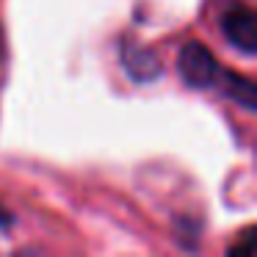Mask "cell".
<instances>
[{
    "mask_svg": "<svg viewBox=\"0 0 257 257\" xmlns=\"http://www.w3.org/2000/svg\"><path fill=\"white\" fill-rule=\"evenodd\" d=\"M216 83H221L224 94H227L232 102H238L240 108H246V111H254V108H257V89H254V83H251L246 75L221 67Z\"/></svg>",
    "mask_w": 257,
    "mask_h": 257,
    "instance_id": "cell-4",
    "label": "cell"
},
{
    "mask_svg": "<svg viewBox=\"0 0 257 257\" xmlns=\"http://www.w3.org/2000/svg\"><path fill=\"white\" fill-rule=\"evenodd\" d=\"M177 72L183 78V83L191 86V89H210L218 80L221 64H218V58L213 56V50L207 45L185 42L177 58Z\"/></svg>",
    "mask_w": 257,
    "mask_h": 257,
    "instance_id": "cell-1",
    "label": "cell"
},
{
    "mask_svg": "<svg viewBox=\"0 0 257 257\" xmlns=\"http://www.w3.org/2000/svg\"><path fill=\"white\" fill-rule=\"evenodd\" d=\"M3 53H6V45H3V31H0V58H3Z\"/></svg>",
    "mask_w": 257,
    "mask_h": 257,
    "instance_id": "cell-7",
    "label": "cell"
},
{
    "mask_svg": "<svg viewBox=\"0 0 257 257\" xmlns=\"http://www.w3.org/2000/svg\"><path fill=\"white\" fill-rule=\"evenodd\" d=\"M14 224V218H12V213L9 210H3V207H0V229H9Z\"/></svg>",
    "mask_w": 257,
    "mask_h": 257,
    "instance_id": "cell-6",
    "label": "cell"
},
{
    "mask_svg": "<svg viewBox=\"0 0 257 257\" xmlns=\"http://www.w3.org/2000/svg\"><path fill=\"white\" fill-rule=\"evenodd\" d=\"M221 31L235 50H240L243 56H257V17L249 6L238 3V6L227 9L221 20Z\"/></svg>",
    "mask_w": 257,
    "mask_h": 257,
    "instance_id": "cell-2",
    "label": "cell"
},
{
    "mask_svg": "<svg viewBox=\"0 0 257 257\" xmlns=\"http://www.w3.org/2000/svg\"><path fill=\"white\" fill-rule=\"evenodd\" d=\"M122 67L127 69V75L139 83L155 80L161 75V64H158L155 53H150L147 47L136 45V42H124L122 45Z\"/></svg>",
    "mask_w": 257,
    "mask_h": 257,
    "instance_id": "cell-3",
    "label": "cell"
},
{
    "mask_svg": "<svg viewBox=\"0 0 257 257\" xmlns=\"http://www.w3.org/2000/svg\"><path fill=\"white\" fill-rule=\"evenodd\" d=\"M254 249H257V240H254V232L249 229V232L243 235V240H240V243L229 246L227 254H254Z\"/></svg>",
    "mask_w": 257,
    "mask_h": 257,
    "instance_id": "cell-5",
    "label": "cell"
}]
</instances>
